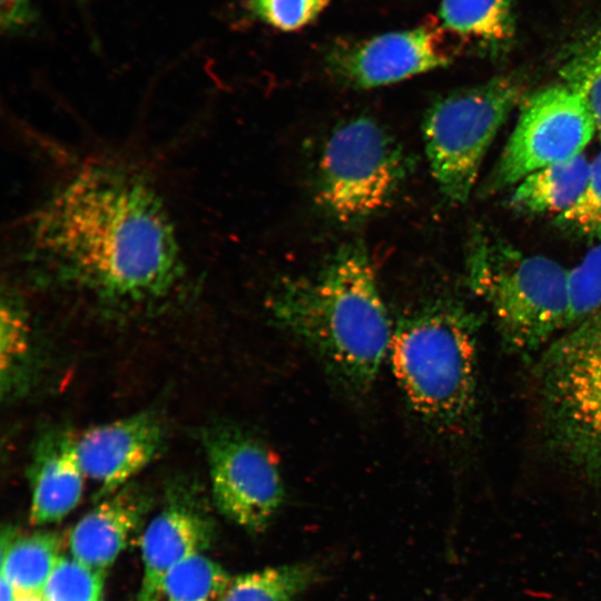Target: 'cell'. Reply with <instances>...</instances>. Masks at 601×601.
<instances>
[{
    "label": "cell",
    "instance_id": "cell-1",
    "mask_svg": "<svg viewBox=\"0 0 601 601\" xmlns=\"http://www.w3.org/2000/svg\"><path fill=\"white\" fill-rule=\"evenodd\" d=\"M28 245L61 278L108 300L159 298L181 274L160 196L116 166L88 167L55 191L31 219Z\"/></svg>",
    "mask_w": 601,
    "mask_h": 601
},
{
    "label": "cell",
    "instance_id": "cell-2",
    "mask_svg": "<svg viewBox=\"0 0 601 601\" xmlns=\"http://www.w3.org/2000/svg\"><path fill=\"white\" fill-rule=\"evenodd\" d=\"M267 306L276 325L304 344L341 387L354 395L372 390L394 325L364 244H344L315 274L283 280Z\"/></svg>",
    "mask_w": 601,
    "mask_h": 601
},
{
    "label": "cell",
    "instance_id": "cell-3",
    "mask_svg": "<svg viewBox=\"0 0 601 601\" xmlns=\"http://www.w3.org/2000/svg\"><path fill=\"white\" fill-rule=\"evenodd\" d=\"M481 319L463 300L428 298L394 325L390 359L412 412L436 435L463 440L477 426Z\"/></svg>",
    "mask_w": 601,
    "mask_h": 601
},
{
    "label": "cell",
    "instance_id": "cell-4",
    "mask_svg": "<svg viewBox=\"0 0 601 601\" xmlns=\"http://www.w3.org/2000/svg\"><path fill=\"white\" fill-rule=\"evenodd\" d=\"M465 269L469 288L490 308L508 352L538 357L570 327V270L556 260L477 231Z\"/></svg>",
    "mask_w": 601,
    "mask_h": 601
},
{
    "label": "cell",
    "instance_id": "cell-5",
    "mask_svg": "<svg viewBox=\"0 0 601 601\" xmlns=\"http://www.w3.org/2000/svg\"><path fill=\"white\" fill-rule=\"evenodd\" d=\"M534 374L546 450L570 473L601 485V313L553 339Z\"/></svg>",
    "mask_w": 601,
    "mask_h": 601
},
{
    "label": "cell",
    "instance_id": "cell-6",
    "mask_svg": "<svg viewBox=\"0 0 601 601\" xmlns=\"http://www.w3.org/2000/svg\"><path fill=\"white\" fill-rule=\"evenodd\" d=\"M411 167L404 148L380 121L349 118L323 144L315 168V201L338 224L364 221L391 204Z\"/></svg>",
    "mask_w": 601,
    "mask_h": 601
},
{
    "label": "cell",
    "instance_id": "cell-7",
    "mask_svg": "<svg viewBox=\"0 0 601 601\" xmlns=\"http://www.w3.org/2000/svg\"><path fill=\"white\" fill-rule=\"evenodd\" d=\"M524 87L500 77L435 100L422 122L425 155L434 181L453 204H464L476 184L486 152Z\"/></svg>",
    "mask_w": 601,
    "mask_h": 601
},
{
    "label": "cell",
    "instance_id": "cell-8",
    "mask_svg": "<svg viewBox=\"0 0 601 601\" xmlns=\"http://www.w3.org/2000/svg\"><path fill=\"white\" fill-rule=\"evenodd\" d=\"M201 443L219 513L244 530L264 531L285 496L275 453L258 436L229 423L206 427Z\"/></svg>",
    "mask_w": 601,
    "mask_h": 601
},
{
    "label": "cell",
    "instance_id": "cell-9",
    "mask_svg": "<svg viewBox=\"0 0 601 601\" xmlns=\"http://www.w3.org/2000/svg\"><path fill=\"white\" fill-rule=\"evenodd\" d=\"M597 130L583 97L552 85L526 97L490 179L492 190L514 187L528 175L583 154Z\"/></svg>",
    "mask_w": 601,
    "mask_h": 601
},
{
    "label": "cell",
    "instance_id": "cell-10",
    "mask_svg": "<svg viewBox=\"0 0 601 601\" xmlns=\"http://www.w3.org/2000/svg\"><path fill=\"white\" fill-rule=\"evenodd\" d=\"M450 60L439 32L427 26L339 42L325 57L329 73L355 89L395 83Z\"/></svg>",
    "mask_w": 601,
    "mask_h": 601
},
{
    "label": "cell",
    "instance_id": "cell-11",
    "mask_svg": "<svg viewBox=\"0 0 601 601\" xmlns=\"http://www.w3.org/2000/svg\"><path fill=\"white\" fill-rule=\"evenodd\" d=\"M166 444V427L154 410L98 424L77 435L82 471L104 499L157 459Z\"/></svg>",
    "mask_w": 601,
    "mask_h": 601
},
{
    "label": "cell",
    "instance_id": "cell-12",
    "mask_svg": "<svg viewBox=\"0 0 601 601\" xmlns=\"http://www.w3.org/2000/svg\"><path fill=\"white\" fill-rule=\"evenodd\" d=\"M30 459V522H58L78 505L83 492L86 475L77 452V434L62 427L41 432Z\"/></svg>",
    "mask_w": 601,
    "mask_h": 601
},
{
    "label": "cell",
    "instance_id": "cell-13",
    "mask_svg": "<svg viewBox=\"0 0 601 601\" xmlns=\"http://www.w3.org/2000/svg\"><path fill=\"white\" fill-rule=\"evenodd\" d=\"M210 530L187 495L171 499L146 526L141 538L144 573L136 601H155L166 574L207 548Z\"/></svg>",
    "mask_w": 601,
    "mask_h": 601
},
{
    "label": "cell",
    "instance_id": "cell-14",
    "mask_svg": "<svg viewBox=\"0 0 601 601\" xmlns=\"http://www.w3.org/2000/svg\"><path fill=\"white\" fill-rule=\"evenodd\" d=\"M147 501L132 486L106 496L72 528L69 549L73 559L106 572L139 525Z\"/></svg>",
    "mask_w": 601,
    "mask_h": 601
},
{
    "label": "cell",
    "instance_id": "cell-15",
    "mask_svg": "<svg viewBox=\"0 0 601 601\" xmlns=\"http://www.w3.org/2000/svg\"><path fill=\"white\" fill-rule=\"evenodd\" d=\"M591 161L581 154L541 168L514 186L510 198L513 209L524 215H553L566 211L582 194Z\"/></svg>",
    "mask_w": 601,
    "mask_h": 601
},
{
    "label": "cell",
    "instance_id": "cell-16",
    "mask_svg": "<svg viewBox=\"0 0 601 601\" xmlns=\"http://www.w3.org/2000/svg\"><path fill=\"white\" fill-rule=\"evenodd\" d=\"M60 538L53 532H33L16 536L4 529L1 536V575L13 587L16 598L42 595L60 559Z\"/></svg>",
    "mask_w": 601,
    "mask_h": 601
},
{
    "label": "cell",
    "instance_id": "cell-17",
    "mask_svg": "<svg viewBox=\"0 0 601 601\" xmlns=\"http://www.w3.org/2000/svg\"><path fill=\"white\" fill-rule=\"evenodd\" d=\"M442 26L489 43L508 40L514 29L513 0H441Z\"/></svg>",
    "mask_w": 601,
    "mask_h": 601
},
{
    "label": "cell",
    "instance_id": "cell-18",
    "mask_svg": "<svg viewBox=\"0 0 601 601\" xmlns=\"http://www.w3.org/2000/svg\"><path fill=\"white\" fill-rule=\"evenodd\" d=\"M317 575L312 563L267 566L231 578L219 601H295Z\"/></svg>",
    "mask_w": 601,
    "mask_h": 601
},
{
    "label": "cell",
    "instance_id": "cell-19",
    "mask_svg": "<svg viewBox=\"0 0 601 601\" xmlns=\"http://www.w3.org/2000/svg\"><path fill=\"white\" fill-rule=\"evenodd\" d=\"M1 324L2 396H17L29 384L31 373V335L23 308L11 297H3Z\"/></svg>",
    "mask_w": 601,
    "mask_h": 601
},
{
    "label": "cell",
    "instance_id": "cell-20",
    "mask_svg": "<svg viewBox=\"0 0 601 601\" xmlns=\"http://www.w3.org/2000/svg\"><path fill=\"white\" fill-rule=\"evenodd\" d=\"M230 580L220 564L197 553L166 574L155 601H219Z\"/></svg>",
    "mask_w": 601,
    "mask_h": 601
},
{
    "label": "cell",
    "instance_id": "cell-21",
    "mask_svg": "<svg viewBox=\"0 0 601 601\" xmlns=\"http://www.w3.org/2000/svg\"><path fill=\"white\" fill-rule=\"evenodd\" d=\"M561 78L583 97L601 137V27L570 52L561 68Z\"/></svg>",
    "mask_w": 601,
    "mask_h": 601
},
{
    "label": "cell",
    "instance_id": "cell-22",
    "mask_svg": "<svg viewBox=\"0 0 601 601\" xmlns=\"http://www.w3.org/2000/svg\"><path fill=\"white\" fill-rule=\"evenodd\" d=\"M105 572L60 556L45 587V601H101Z\"/></svg>",
    "mask_w": 601,
    "mask_h": 601
},
{
    "label": "cell",
    "instance_id": "cell-23",
    "mask_svg": "<svg viewBox=\"0 0 601 601\" xmlns=\"http://www.w3.org/2000/svg\"><path fill=\"white\" fill-rule=\"evenodd\" d=\"M565 233L601 242V151L591 160L588 183L578 200L555 219Z\"/></svg>",
    "mask_w": 601,
    "mask_h": 601
},
{
    "label": "cell",
    "instance_id": "cell-24",
    "mask_svg": "<svg viewBox=\"0 0 601 601\" xmlns=\"http://www.w3.org/2000/svg\"><path fill=\"white\" fill-rule=\"evenodd\" d=\"M570 327L601 313V242L570 269Z\"/></svg>",
    "mask_w": 601,
    "mask_h": 601
},
{
    "label": "cell",
    "instance_id": "cell-25",
    "mask_svg": "<svg viewBox=\"0 0 601 601\" xmlns=\"http://www.w3.org/2000/svg\"><path fill=\"white\" fill-rule=\"evenodd\" d=\"M331 0H247L252 17L282 31H294L314 21Z\"/></svg>",
    "mask_w": 601,
    "mask_h": 601
},
{
    "label": "cell",
    "instance_id": "cell-26",
    "mask_svg": "<svg viewBox=\"0 0 601 601\" xmlns=\"http://www.w3.org/2000/svg\"><path fill=\"white\" fill-rule=\"evenodd\" d=\"M39 12L33 0H0V28L8 37L26 36L35 31Z\"/></svg>",
    "mask_w": 601,
    "mask_h": 601
},
{
    "label": "cell",
    "instance_id": "cell-27",
    "mask_svg": "<svg viewBox=\"0 0 601 601\" xmlns=\"http://www.w3.org/2000/svg\"><path fill=\"white\" fill-rule=\"evenodd\" d=\"M0 601H16V593L9 580L1 575Z\"/></svg>",
    "mask_w": 601,
    "mask_h": 601
},
{
    "label": "cell",
    "instance_id": "cell-28",
    "mask_svg": "<svg viewBox=\"0 0 601 601\" xmlns=\"http://www.w3.org/2000/svg\"><path fill=\"white\" fill-rule=\"evenodd\" d=\"M16 601H45L42 595L19 597Z\"/></svg>",
    "mask_w": 601,
    "mask_h": 601
},
{
    "label": "cell",
    "instance_id": "cell-29",
    "mask_svg": "<svg viewBox=\"0 0 601 601\" xmlns=\"http://www.w3.org/2000/svg\"><path fill=\"white\" fill-rule=\"evenodd\" d=\"M76 1L77 3H80V4H86L88 0H73Z\"/></svg>",
    "mask_w": 601,
    "mask_h": 601
}]
</instances>
